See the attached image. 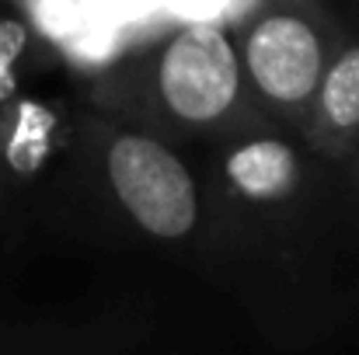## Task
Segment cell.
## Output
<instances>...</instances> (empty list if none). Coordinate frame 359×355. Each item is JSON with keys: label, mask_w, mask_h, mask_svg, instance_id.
I'll list each match as a JSON object with an SVG mask.
<instances>
[{"label": "cell", "mask_w": 359, "mask_h": 355, "mask_svg": "<svg viewBox=\"0 0 359 355\" xmlns=\"http://www.w3.org/2000/svg\"><path fill=\"white\" fill-rule=\"evenodd\" d=\"M109 178L129 216L154 237L196 227V185L185 164L147 136H122L109 150Z\"/></svg>", "instance_id": "cell-1"}, {"label": "cell", "mask_w": 359, "mask_h": 355, "mask_svg": "<svg viewBox=\"0 0 359 355\" xmlns=\"http://www.w3.org/2000/svg\"><path fill=\"white\" fill-rule=\"evenodd\" d=\"M238 56L217 25H189L161 60V95L189 122L224 116L238 95Z\"/></svg>", "instance_id": "cell-2"}, {"label": "cell", "mask_w": 359, "mask_h": 355, "mask_svg": "<svg viewBox=\"0 0 359 355\" xmlns=\"http://www.w3.org/2000/svg\"><path fill=\"white\" fill-rule=\"evenodd\" d=\"M255 84L276 102H304L321 81V42L300 18H265L244 49Z\"/></svg>", "instance_id": "cell-3"}, {"label": "cell", "mask_w": 359, "mask_h": 355, "mask_svg": "<svg viewBox=\"0 0 359 355\" xmlns=\"http://www.w3.org/2000/svg\"><path fill=\"white\" fill-rule=\"evenodd\" d=\"M227 174L251 199H283L297 185V157L286 143L258 139L227 160Z\"/></svg>", "instance_id": "cell-4"}, {"label": "cell", "mask_w": 359, "mask_h": 355, "mask_svg": "<svg viewBox=\"0 0 359 355\" xmlns=\"http://www.w3.org/2000/svg\"><path fill=\"white\" fill-rule=\"evenodd\" d=\"M321 105L332 125L353 129L359 125V49H349L325 77Z\"/></svg>", "instance_id": "cell-5"}, {"label": "cell", "mask_w": 359, "mask_h": 355, "mask_svg": "<svg viewBox=\"0 0 359 355\" xmlns=\"http://www.w3.org/2000/svg\"><path fill=\"white\" fill-rule=\"evenodd\" d=\"M46 129H49V116H42L35 105L21 109V125H18V136L11 143V164L14 167H35L42 160Z\"/></svg>", "instance_id": "cell-6"}, {"label": "cell", "mask_w": 359, "mask_h": 355, "mask_svg": "<svg viewBox=\"0 0 359 355\" xmlns=\"http://www.w3.org/2000/svg\"><path fill=\"white\" fill-rule=\"evenodd\" d=\"M25 39H28V32H25L21 21H0V98H11L14 95V74H11V67L21 56Z\"/></svg>", "instance_id": "cell-7"}]
</instances>
